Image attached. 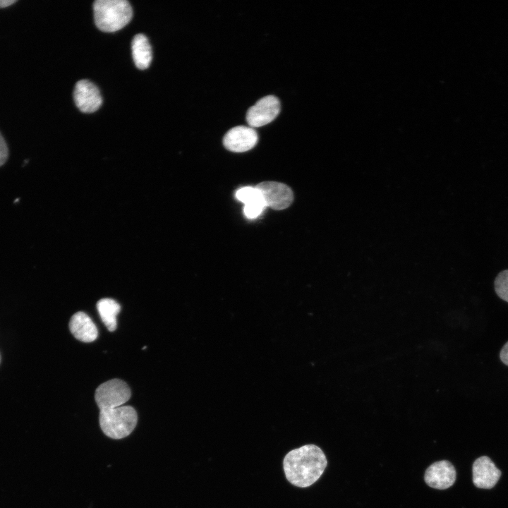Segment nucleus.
<instances>
[{
	"mask_svg": "<svg viewBox=\"0 0 508 508\" xmlns=\"http://www.w3.org/2000/svg\"><path fill=\"white\" fill-rule=\"evenodd\" d=\"M327 464L322 449L314 445H306L289 452L284 458L286 478L292 485L306 488L315 483Z\"/></svg>",
	"mask_w": 508,
	"mask_h": 508,
	"instance_id": "f257e3e1",
	"label": "nucleus"
},
{
	"mask_svg": "<svg viewBox=\"0 0 508 508\" xmlns=\"http://www.w3.org/2000/svg\"><path fill=\"white\" fill-rule=\"evenodd\" d=\"M93 11L95 25L106 32L121 30L133 16L132 7L126 0H97L93 4Z\"/></svg>",
	"mask_w": 508,
	"mask_h": 508,
	"instance_id": "f03ea898",
	"label": "nucleus"
},
{
	"mask_svg": "<svg viewBox=\"0 0 508 508\" xmlns=\"http://www.w3.org/2000/svg\"><path fill=\"white\" fill-rule=\"evenodd\" d=\"M99 421L102 432L107 437L119 440L128 436L135 429L138 415L133 407L121 406L100 410Z\"/></svg>",
	"mask_w": 508,
	"mask_h": 508,
	"instance_id": "7ed1b4c3",
	"label": "nucleus"
},
{
	"mask_svg": "<svg viewBox=\"0 0 508 508\" xmlns=\"http://www.w3.org/2000/svg\"><path fill=\"white\" fill-rule=\"evenodd\" d=\"M131 394V389L124 381L112 379L97 388L95 398L100 410L109 409L123 406Z\"/></svg>",
	"mask_w": 508,
	"mask_h": 508,
	"instance_id": "20e7f679",
	"label": "nucleus"
},
{
	"mask_svg": "<svg viewBox=\"0 0 508 508\" xmlns=\"http://www.w3.org/2000/svg\"><path fill=\"white\" fill-rule=\"evenodd\" d=\"M266 207L275 210L287 208L292 203V190L286 184L276 181H264L255 186Z\"/></svg>",
	"mask_w": 508,
	"mask_h": 508,
	"instance_id": "39448f33",
	"label": "nucleus"
},
{
	"mask_svg": "<svg viewBox=\"0 0 508 508\" xmlns=\"http://www.w3.org/2000/svg\"><path fill=\"white\" fill-rule=\"evenodd\" d=\"M280 111V102L273 95L265 96L250 107L246 121L251 128L265 126L272 121Z\"/></svg>",
	"mask_w": 508,
	"mask_h": 508,
	"instance_id": "423d86ee",
	"label": "nucleus"
},
{
	"mask_svg": "<svg viewBox=\"0 0 508 508\" xmlns=\"http://www.w3.org/2000/svg\"><path fill=\"white\" fill-rule=\"evenodd\" d=\"M73 99L77 107L83 113L95 112L102 104L99 88L93 83L85 79L76 83Z\"/></svg>",
	"mask_w": 508,
	"mask_h": 508,
	"instance_id": "0eeeda50",
	"label": "nucleus"
},
{
	"mask_svg": "<svg viewBox=\"0 0 508 508\" xmlns=\"http://www.w3.org/2000/svg\"><path fill=\"white\" fill-rule=\"evenodd\" d=\"M258 140V133L253 128L238 126L231 128L225 134L223 144L229 151L243 152L252 149Z\"/></svg>",
	"mask_w": 508,
	"mask_h": 508,
	"instance_id": "6e6552de",
	"label": "nucleus"
},
{
	"mask_svg": "<svg viewBox=\"0 0 508 508\" xmlns=\"http://www.w3.org/2000/svg\"><path fill=\"white\" fill-rule=\"evenodd\" d=\"M456 472L454 466L447 460L431 464L425 471L424 479L431 488L445 490L454 483Z\"/></svg>",
	"mask_w": 508,
	"mask_h": 508,
	"instance_id": "1a4fd4ad",
	"label": "nucleus"
},
{
	"mask_svg": "<svg viewBox=\"0 0 508 508\" xmlns=\"http://www.w3.org/2000/svg\"><path fill=\"white\" fill-rule=\"evenodd\" d=\"M473 483L478 488L491 489L498 482L501 471L487 456H480L473 464Z\"/></svg>",
	"mask_w": 508,
	"mask_h": 508,
	"instance_id": "9d476101",
	"label": "nucleus"
},
{
	"mask_svg": "<svg viewBox=\"0 0 508 508\" xmlns=\"http://www.w3.org/2000/svg\"><path fill=\"white\" fill-rule=\"evenodd\" d=\"M69 329L71 334L78 340L83 342H92L98 336V331L95 323L86 313L81 311L75 313L71 317Z\"/></svg>",
	"mask_w": 508,
	"mask_h": 508,
	"instance_id": "9b49d317",
	"label": "nucleus"
},
{
	"mask_svg": "<svg viewBox=\"0 0 508 508\" xmlns=\"http://www.w3.org/2000/svg\"><path fill=\"white\" fill-rule=\"evenodd\" d=\"M131 49L136 67L141 70L147 68L152 59V48L147 37L142 33L135 35Z\"/></svg>",
	"mask_w": 508,
	"mask_h": 508,
	"instance_id": "f8f14e48",
	"label": "nucleus"
},
{
	"mask_svg": "<svg viewBox=\"0 0 508 508\" xmlns=\"http://www.w3.org/2000/svg\"><path fill=\"white\" fill-rule=\"evenodd\" d=\"M100 318L109 331L113 332L117 326L116 316L120 312V305L114 299L102 298L97 303Z\"/></svg>",
	"mask_w": 508,
	"mask_h": 508,
	"instance_id": "ddd939ff",
	"label": "nucleus"
},
{
	"mask_svg": "<svg viewBox=\"0 0 508 508\" xmlns=\"http://www.w3.org/2000/svg\"><path fill=\"white\" fill-rule=\"evenodd\" d=\"M236 198L244 205L263 200L258 189L255 187L246 186L241 188L236 192Z\"/></svg>",
	"mask_w": 508,
	"mask_h": 508,
	"instance_id": "4468645a",
	"label": "nucleus"
},
{
	"mask_svg": "<svg viewBox=\"0 0 508 508\" xmlns=\"http://www.w3.org/2000/svg\"><path fill=\"white\" fill-rule=\"evenodd\" d=\"M494 284L497 295L503 301L508 302V270L500 272Z\"/></svg>",
	"mask_w": 508,
	"mask_h": 508,
	"instance_id": "2eb2a0df",
	"label": "nucleus"
},
{
	"mask_svg": "<svg viewBox=\"0 0 508 508\" xmlns=\"http://www.w3.org/2000/svg\"><path fill=\"white\" fill-rule=\"evenodd\" d=\"M266 207L263 200L244 205L243 212L248 219H255L260 216Z\"/></svg>",
	"mask_w": 508,
	"mask_h": 508,
	"instance_id": "dca6fc26",
	"label": "nucleus"
},
{
	"mask_svg": "<svg viewBox=\"0 0 508 508\" xmlns=\"http://www.w3.org/2000/svg\"><path fill=\"white\" fill-rule=\"evenodd\" d=\"M8 157V149L6 140L0 133V167L6 162Z\"/></svg>",
	"mask_w": 508,
	"mask_h": 508,
	"instance_id": "f3484780",
	"label": "nucleus"
},
{
	"mask_svg": "<svg viewBox=\"0 0 508 508\" xmlns=\"http://www.w3.org/2000/svg\"><path fill=\"white\" fill-rule=\"evenodd\" d=\"M500 358L504 365L508 366V341L502 346L500 352Z\"/></svg>",
	"mask_w": 508,
	"mask_h": 508,
	"instance_id": "a211bd4d",
	"label": "nucleus"
},
{
	"mask_svg": "<svg viewBox=\"0 0 508 508\" xmlns=\"http://www.w3.org/2000/svg\"><path fill=\"white\" fill-rule=\"evenodd\" d=\"M16 1V0H0V8L8 7Z\"/></svg>",
	"mask_w": 508,
	"mask_h": 508,
	"instance_id": "6ab92c4d",
	"label": "nucleus"
},
{
	"mask_svg": "<svg viewBox=\"0 0 508 508\" xmlns=\"http://www.w3.org/2000/svg\"><path fill=\"white\" fill-rule=\"evenodd\" d=\"M0 361H1V357H0Z\"/></svg>",
	"mask_w": 508,
	"mask_h": 508,
	"instance_id": "aec40b11",
	"label": "nucleus"
}]
</instances>
